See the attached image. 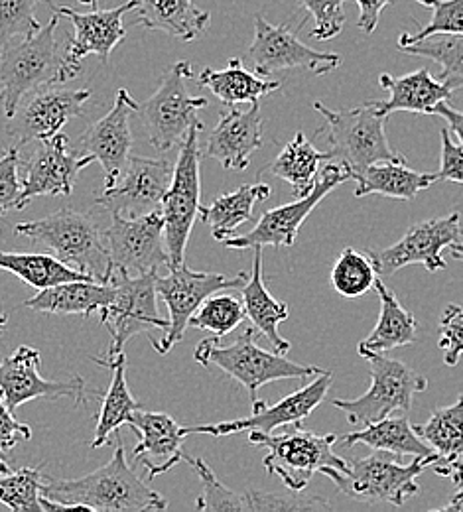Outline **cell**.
<instances>
[{
    "instance_id": "1",
    "label": "cell",
    "mask_w": 463,
    "mask_h": 512,
    "mask_svg": "<svg viewBox=\"0 0 463 512\" xmlns=\"http://www.w3.org/2000/svg\"><path fill=\"white\" fill-rule=\"evenodd\" d=\"M42 495L58 503L62 511L142 512L168 507L166 499L134 473L119 434H115V453L107 465L79 479L48 477Z\"/></svg>"
},
{
    "instance_id": "2",
    "label": "cell",
    "mask_w": 463,
    "mask_h": 512,
    "mask_svg": "<svg viewBox=\"0 0 463 512\" xmlns=\"http://www.w3.org/2000/svg\"><path fill=\"white\" fill-rule=\"evenodd\" d=\"M60 14L40 32L8 42L0 52V107L10 119L20 101L42 85L75 79L81 67L67 62V44L58 38Z\"/></svg>"
},
{
    "instance_id": "3",
    "label": "cell",
    "mask_w": 463,
    "mask_h": 512,
    "mask_svg": "<svg viewBox=\"0 0 463 512\" xmlns=\"http://www.w3.org/2000/svg\"><path fill=\"white\" fill-rule=\"evenodd\" d=\"M14 235L28 237L40 247H46L69 268L97 280L107 282L111 260L105 243V233L97 221L77 209H58L42 219L24 221L14 227Z\"/></svg>"
},
{
    "instance_id": "4",
    "label": "cell",
    "mask_w": 463,
    "mask_h": 512,
    "mask_svg": "<svg viewBox=\"0 0 463 512\" xmlns=\"http://www.w3.org/2000/svg\"><path fill=\"white\" fill-rule=\"evenodd\" d=\"M440 459L438 453L430 457H416L412 463H400L398 455L375 449L373 455L349 463L347 471L335 467H324L320 473L349 499L359 503H389L402 507L410 497H414L418 487V477L426 467Z\"/></svg>"
},
{
    "instance_id": "5",
    "label": "cell",
    "mask_w": 463,
    "mask_h": 512,
    "mask_svg": "<svg viewBox=\"0 0 463 512\" xmlns=\"http://www.w3.org/2000/svg\"><path fill=\"white\" fill-rule=\"evenodd\" d=\"M219 339H203L196 347L194 359L199 365L209 367L215 365L237 383L249 390L251 402L259 400V390L274 381H290V379H308L324 373L326 369L314 365H300L290 361L288 357L266 351L255 343V327H247L235 343L219 345Z\"/></svg>"
},
{
    "instance_id": "6",
    "label": "cell",
    "mask_w": 463,
    "mask_h": 512,
    "mask_svg": "<svg viewBox=\"0 0 463 512\" xmlns=\"http://www.w3.org/2000/svg\"><path fill=\"white\" fill-rule=\"evenodd\" d=\"M314 109L326 121L324 132L330 142L331 160L347 166L353 172V178L375 162L400 156L389 144V117L379 111L377 101L345 111H333L316 101Z\"/></svg>"
},
{
    "instance_id": "7",
    "label": "cell",
    "mask_w": 463,
    "mask_h": 512,
    "mask_svg": "<svg viewBox=\"0 0 463 512\" xmlns=\"http://www.w3.org/2000/svg\"><path fill=\"white\" fill-rule=\"evenodd\" d=\"M249 442L268 449L263 459L266 471L280 477L292 493H302L324 467H335L339 471H347L349 467V463L333 451L337 442L335 434L320 436L304 430L302 424H292V430L282 434L253 430L249 432Z\"/></svg>"
},
{
    "instance_id": "8",
    "label": "cell",
    "mask_w": 463,
    "mask_h": 512,
    "mask_svg": "<svg viewBox=\"0 0 463 512\" xmlns=\"http://www.w3.org/2000/svg\"><path fill=\"white\" fill-rule=\"evenodd\" d=\"M359 355L369 363L371 386L355 400L333 398L331 404L339 408L351 426H369L395 412H408L412 398L428 388V379L406 363L389 359L385 353L359 349Z\"/></svg>"
},
{
    "instance_id": "9",
    "label": "cell",
    "mask_w": 463,
    "mask_h": 512,
    "mask_svg": "<svg viewBox=\"0 0 463 512\" xmlns=\"http://www.w3.org/2000/svg\"><path fill=\"white\" fill-rule=\"evenodd\" d=\"M194 79V67L190 62L172 65L156 93L138 103V115L150 144L166 152L186 138L190 128L203 125L198 113L209 105L205 97H194L188 89V81Z\"/></svg>"
},
{
    "instance_id": "10",
    "label": "cell",
    "mask_w": 463,
    "mask_h": 512,
    "mask_svg": "<svg viewBox=\"0 0 463 512\" xmlns=\"http://www.w3.org/2000/svg\"><path fill=\"white\" fill-rule=\"evenodd\" d=\"M168 270V276H156L158 298H162L170 314L164 335L160 339L150 337L158 355H168L172 347L184 339L192 316L209 296L225 290H241L249 280L247 272H239L235 276L219 272H196L186 264L168 266Z\"/></svg>"
},
{
    "instance_id": "11",
    "label": "cell",
    "mask_w": 463,
    "mask_h": 512,
    "mask_svg": "<svg viewBox=\"0 0 463 512\" xmlns=\"http://www.w3.org/2000/svg\"><path fill=\"white\" fill-rule=\"evenodd\" d=\"M203 125L190 128L186 138L180 142L178 160L174 166V176L168 192L162 201V217H164V241L170 256L168 266L184 264L186 249L190 243V235L194 223L199 217V197H201V148H199V132Z\"/></svg>"
},
{
    "instance_id": "12",
    "label": "cell",
    "mask_w": 463,
    "mask_h": 512,
    "mask_svg": "<svg viewBox=\"0 0 463 512\" xmlns=\"http://www.w3.org/2000/svg\"><path fill=\"white\" fill-rule=\"evenodd\" d=\"M156 276L158 270L131 276L125 270L111 268L107 280L115 286V298L99 312L101 323L111 335L107 359L123 353L125 345L134 335H150L152 329L166 331L168 320L160 318L156 304Z\"/></svg>"
},
{
    "instance_id": "13",
    "label": "cell",
    "mask_w": 463,
    "mask_h": 512,
    "mask_svg": "<svg viewBox=\"0 0 463 512\" xmlns=\"http://www.w3.org/2000/svg\"><path fill=\"white\" fill-rule=\"evenodd\" d=\"M349 180H353V172L341 162L330 160L324 166L320 178H316V184L310 193H306L304 197H296V201L292 203L266 211L265 215L257 221L255 229H251L245 235H233L225 239L221 245L225 249H235V251L265 249V247H276V249L292 247L310 213L324 201L328 193Z\"/></svg>"
},
{
    "instance_id": "14",
    "label": "cell",
    "mask_w": 463,
    "mask_h": 512,
    "mask_svg": "<svg viewBox=\"0 0 463 512\" xmlns=\"http://www.w3.org/2000/svg\"><path fill=\"white\" fill-rule=\"evenodd\" d=\"M460 241L462 215L452 211L446 217H436L412 225L398 243L387 249H371L367 255L373 260L379 278H389L410 264H422L426 270L438 272L448 264L442 251Z\"/></svg>"
},
{
    "instance_id": "15",
    "label": "cell",
    "mask_w": 463,
    "mask_h": 512,
    "mask_svg": "<svg viewBox=\"0 0 463 512\" xmlns=\"http://www.w3.org/2000/svg\"><path fill=\"white\" fill-rule=\"evenodd\" d=\"M89 99V89L42 85L20 101L16 113L8 119L6 134L14 138L18 146L52 138L62 132L71 119L85 115Z\"/></svg>"
},
{
    "instance_id": "16",
    "label": "cell",
    "mask_w": 463,
    "mask_h": 512,
    "mask_svg": "<svg viewBox=\"0 0 463 512\" xmlns=\"http://www.w3.org/2000/svg\"><path fill=\"white\" fill-rule=\"evenodd\" d=\"M105 243L111 268L125 270L131 276L170 264L164 241V217L160 209L140 217L113 213V223L105 231Z\"/></svg>"
},
{
    "instance_id": "17",
    "label": "cell",
    "mask_w": 463,
    "mask_h": 512,
    "mask_svg": "<svg viewBox=\"0 0 463 512\" xmlns=\"http://www.w3.org/2000/svg\"><path fill=\"white\" fill-rule=\"evenodd\" d=\"M247 62L261 77L288 69H310L316 75H326L341 65L335 52H318L306 46L288 26L270 24L263 14L255 16V38L247 50Z\"/></svg>"
},
{
    "instance_id": "18",
    "label": "cell",
    "mask_w": 463,
    "mask_h": 512,
    "mask_svg": "<svg viewBox=\"0 0 463 512\" xmlns=\"http://www.w3.org/2000/svg\"><path fill=\"white\" fill-rule=\"evenodd\" d=\"M333 384V375L330 371H324L316 375V381L308 386L298 388L296 392L284 396L276 404L268 406L265 400H257L253 404V414L241 420L221 422V424H209V426H186V434H209L215 438L221 436H233L241 432H265L272 434L276 428L302 424L304 418H308L328 396V390Z\"/></svg>"
},
{
    "instance_id": "19",
    "label": "cell",
    "mask_w": 463,
    "mask_h": 512,
    "mask_svg": "<svg viewBox=\"0 0 463 512\" xmlns=\"http://www.w3.org/2000/svg\"><path fill=\"white\" fill-rule=\"evenodd\" d=\"M174 176L168 160L131 156L119 180L95 197V203L123 217H140L162 207Z\"/></svg>"
},
{
    "instance_id": "20",
    "label": "cell",
    "mask_w": 463,
    "mask_h": 512,
    "mask_svg": "<svg viewBox=\"0 0 463 512\" xmlns=\"http://www.w3.org/2000/svg\"><path fill=\"white\" fill-rule=\"evenodd\" d=\"M93 162L91 154L83 156L71 148L64 132L40 140L30 160L22 162V209L36 197L71 195L79 172Z\"/></svg>"
},
{
    "instance_id": "21",
    "label": "cell",
    "mask_w": 463,
    "mask_h": 512,
    "mask_svg": "<svg viewBox=\"0 0 463 512\" xmlns=\"http://www.w3.org/2000/svg\"><path fill=\"white\" fill-rule=\"evenodd\" d=\"M0 396L10 410H16L36 398H71L75 404H85L93 392H87L81 377L69 381L44 379L40 375V351L22 345L0 361Z\"/></svg>"
},
{
    "instance_id": "22",
    "label": "cell",
    "mask_w": 463,
    "mask_h": 512,
    "mask_svg": "<svg viewBox=\"0 0 463 512\" xmlns=\"http://www.w3.org/2000/svg\"><path fill=\"white\" fill-rule=\"evenodd\" d=\"M60 16H66L73 26V36L67 42V62L81 67V60L97 56L103 64L109 62L113 50L127 38L125 14L138 6V0H129L117 8L75 12L69 6H58L52 0L46 2Z\"/></svg>"
},
{
    "instance_id": "23",
    "label": "cell",
    "mask_w": 463,
    "mask_h": 512,
    "mask_svg": "<svg viewBox=\"0 0 463 512\" xmlns=\"http://www.w3.org/2000/svg\"><path fill=\"white\" fill-rule=\"evenodd\" d=\"M136 111L138 103L125 87H121L117 91L113 109L83 132L81 146L103 166L105 188L113 186L119 180L131 158V115Z\"/></svg>"
},
{
    "instance_id": "24",
    "label": "cell",
    "mask_w": 463,
    "mask_h": 512,
    "mask_svg": "<svg viewBox=\"0 0 463 512\" xmlns=\"http://www.w3.org/2000/svg\"><path fill=\"white\" fill-rule=\"evenodd\" d=\"M263 146L261 103L253 101L247 111L229 107L209 132L201 156L217 160L225 170H247L253 154Z\"/></svg>"
},
{
    "instance_id": "25",
    "label": "cell",
    "mask_w": 463,
    "mask_h": 512,
    "mask_svg": "<svg viewBox=\"0 0 463 512\" xmlns=\"http://www.w3.org/2000/svg\"><path fill=\"white\" fill-rule=\"evenodd\" d=\"M127 426H131V430L138 436L133 459L140 461L148 471V481L184 461L182 444L188 434L186 428H182L170 414L146 412L138 408L134 410L133 418Z\"/></svg>"
},
{
    "instance_id": "26",
    "label": "cell",
    "mask_w": 463,
    "mask_h": 512,
    "mask_svg": "<svg viewBox=\"0 0 463 512\" xmlns=\"http://www.w3.org/2000/svg\"><path fill=\"white\" fill-rule=\"evenodd\" d=\"M184 461L192 465V469L198 473L203 493L199 495L196 501L198 511H322L330 509L328 503L312 499V501H302V499H286L282 495H270V493H261V491H249V493H235L229 487H225L211 467L199 459V457H190L184 453Z\"/></svg>"
},
{
    "instance_id": "27",
    "label": "cell",
    "mask_w": 463,
    "mask_h": 512,
    "mask_svg": "<svg viewBox=\"0 0 463 512\" xmlns=\"http://www.w3.org/2000/svg\"><path fill=\"white\" fill-rule=\"evenodd\" d=\"M115 298V286L97 280H69L44 290L24 302L32 312L60 314V316H83L89 318L101 312Z\"/></svg>"
},
{
    "instance_id": "28",
    "label": "cell",
    "mask_w": 463,
    "mask_h": 512,
    "mask_svg": "<svg viewBox=\"0 0 463 512\" xmlns=\"http://www.w3.org/2000/svg\"><path fill=\"white\" fill-rule=\"evenodd\" d=\"M379 83L383 89L391 93L387 101H377L379 111L387 117L398 111L432 115L434 107L440 101H450L454 93L444 81H438L426 67L402 77L383 73L379 77Z\"/></svg>"
},
{
    "instance_id": "29",
    "label": "cell",
    "mask_w": 463,
    "mask_h": 512,
    "mask_svg": "<svg viewBox=\"0 0 463 512\" xmlns=\"http://www.w3.org/2000/svg\"><path fill=\"white\" fill-rule=\"evenodd\" d=\"M134 26L158 30L180 42H194L211 24V14L196 0H138Z\"/></svg>"
},
{
    "instance_id": "30",
    "label": "cell",
    "mask_w": 463,
    "mask_h": 512,
    "mask_svg": "<svg viewBox=\"0 0 463 512\" xmlns=\"http://www.w3.org/2000/svg\"><path fill=\"white\" fill-rule=\"evenodd\" d=\"M253 272L249 274L247 284L241 288L245 316L251 320L253 327L259 329L270 341L272 349L280 355H288L292 349L290 341L282 339L278 327L282 321L290 318V308L284 302H278L265 286L263 280V249H253Z\"/></svg>"
},
{
    "instance_id": "31",
    "label": "cell",
    "mask_w": 463,
    "mask_h": 512,
    "mask_svg": "<svg viewBox=\"0 0 463 512\" xmlns=\"http://www.w3.org/2000/svg\"><path fill=\"white\" fill-rule=\"evenodd\" d=\"M198 83L209 89L225 107H237L239 103L261 101L266 95L282 87L280 81H272L257 75L241 58L229 60L227 67L213 69L203 67Z\"/></svg>"
},
{
    "instance_id": "32",
    "label": "cell",
    "mask_w": 463,
    "mask_h": 512,
    "mask_svg": "<svg viewBox=\"0 0 463 512\" xmlns=\"http://www.w3.org/2000/svg\"><path fill=\"white\" fill-rule=\"evenodd\" d=\"M353 180L357 182L355 197L379 193L383 197L404 201L414 199L418 193L428 190L438 182L436 174H422L412 170L402 156L375 162L359 172Z\"/></svg>"
},
{
    "instance_id": "33",
    "label": "cell",
    "mask_w": 463,
    "mask_h": 512,
    "mask_svg": "<svg viewBox=\"0 0 463 512\" xmlns=\"http://www.w3.org/2000/svg\"><path fill=\"white\" fill-rule=\"evenodd\" d=\"M270 195L272 188L268 184H245L235 192L219 195L211 205H201L199 217L209 225L213 239L223 243L233 237L241 225L255 219V205L266 201Z\"/></svg>"
},
{
    "instance_id": "34",
    "label": "cell",
    "mask_w": 463,
    "mask_h": 512,
    "mask_svg": "<svg viewBox=\"0 0 463 512\" xmlns=\"http://www.w3.org/2000/svg\"><path fill=\"white\" fill-rule=\"evenodd\" d=\"M99 365L109 367L113 371V381L109 384L103 400L101 410L97 414V426H95V438L91 442L93 448H103L111 442V438L117 434V430L131 422L134 410L140 408V402L134 398L127 383V355L125 351L111 359H97Z\"/></svg>"
},
{
    "instance_id": "35",
    "label": "cell",
    "mask_w": 463,
    "mask_h": 512,
    "mask_svg": "<svg viewBox=\"0 0 463 512\" xmlns=\"http://www.w3.org/2000/svg\"><path fill=\"white\" fill-rule=\"evenodd\" d=\"M324 160H331L330 152H320L304 132H296L282 152L261 170V176H276L292 186L294 197H304L314 188Z\"/></svg>"
},
{
    "instance_id": "36",
    "label": "cell",
    "mask_w": 463,
    "mask_h": 512,
    "mask_svg": "<svg viewBox=\"0 0 463 512\" xmlns=\"http://www.w3.org/2000/svg\"><path fill=\"white\" fill-rule=\"evenodd\" d=\"M375 290L381 300V314L373 333L359 343V349L389 353L393 349L414 343L418 331L416 318L402 308L397 296L383 282V278L375 280Z\"/></svg>"
},
{
    "instance_id": "37",
    "label": "cell",
    "mask_w": 463,
    "mask_h": 512,
    "mask_svg": "<svg viewBox=\"0 0 463 512\" xmlns=\"http://www.w3.org/2000/svg\"><path fill=\"white\" fill-rule=\"evenodd\" d=\"M363 444L367 448L389 451L395 455H412V457H430L436 451L430 448L410 426L406 416H387L379 422L365 426L363 430L351 432L343 438V446Z\"/></svg>"
},
{
    "instance_id": "38",
    "label": "cell",
    "mask_w": 463,
    "mask_h": 512,
    "mask_svg": "<svg viewBox=\"0 0 463 512\" xmlns=\"http://www.w3.org/2000/svg\"><path fill=\"white\" fill-rule=\"evenodd\" d=\"M0 270L12 272L36 290H44L69 280H93L69 268L58 256L36 253H0Z\"/></svg>"
},
{
    "instance_id": "39",
    "label": "cell",
    "mask_w": 463,
    "mask_h": 512,
    "mask_svg": "<svg viewBox=\"0 0 463 512\" xmlns=\"http://www.w3.org/2000/svg\"><path fill=\"white\" fill-rule=\"evenodd\" d=\"M414 430L440 455V463L463 459V394L452 406L434 410L430 420Z\"/></svg>"
},
{
    "instance_id": "40",
    "label": "cell",
    "mask_w": 463,
    "mask_h": 512,
    "mask_svg": "<svg viewBox=\"0 0 463 512\" xmlns=\"http://www.w3.org/2000/svg\"><path fill=\"white\" fill-rule=\"evenodd\" d=\"M410 46L398 48L404 54L428 58L442 67V81L452 89H463V34H436Z\"/></svg>"
},
{
    "instance_id": "41",
    "label": "cell",
    "mask_w": 463,
    "mask_h": 512,
    "mask_svg": "<svg viewBox=\"0 0 463 512\" xmlns=\"http://www.w3.org/2000/svg\"><path fill=\"white\" fill-rule=\"evenodd\" d=\"M42 467H22L0 475V505L14 512H44Z\"/></svg>"
},
{
    "instance_id": "42",
    "label": "cell",
    "mask_w": 463,
    "mask_h": 512,
    "mask_svg": "<svg viewBox=\"0 0 463 512\" xmlns=\"http://www.w3.org/2000/svg\"><path fill=\"white\" fill-rule=\"evenodd\" d=\"M377 270L369 255L347 247L331 268V286L343 298H359L375 288Z\"/></svg>"
},
{
    "instance_id": "43",
    "label": "cell",
    "mask_w": 463,
    "mask_h": 512,
    "mask_svg": "<svg viewBox=\"0 0 463 512\" xmlns=\"http://www.w3.org/2000/svg\"><path fill=\"white\" fill-rule=\"evenodd\" d=\"M245 318V306L241 300L231 294L217 292L199 306L188 327L209 331L215 339H223L233 329H237Z\"/></svg>"
},
{
    "instance_id": "44",
    "label": "cell",
    "mask_w": 463,
    "mask_h": 512,
    "mask_svg": "<svg viewBox=\"0 0 463 512\" xmlns=\"http://www.w3.org/2000/svg\"><path fill=\"white\" fill-rule=\"evenodd\" d=\"M432 12L430 24L416 34H400L398 48L426 40L436 34H463V0H416Z\"/></svg>"
},
{
    "instance_id": "45",
    "label": "cell",
    "mask_w": 463,
    "mask_h": 512,
    "mask_svg": "<svg viewBox=\"0 0 463 512\" xmlns=\"http://www.w3.org/2000/svg\"><path fill=\"white\" fill-rule=\"evenodd\" d=\"M48 0H0V52L14 38H26L42 30L36 8Z\"/></svg>"
},
{
    "instance_id": "46",
    "label": "cell",
    "mask_w": 463,
    "mask_h": 512,
    "mask_svg": "<svg viewBox=\"0 0 463 512\" xmlns=\"http://www.w3.org/2000/svg\"><path fill=\"white\" fill-rule=\"evenodd\" d=\"M302 8H306L314 16V30L312 38L320 42L333 40L341 34L345 24V10L343 4L347 0H298Z\"/></svg>"
},
{
    "instance_id": "47",
    "label": "cell",
    "mask_w": 463,
    "mask_h": 512,
    "mask_svg": "<svg viewBox=\"0 0 463 512\" xmlns=\"http://www.w3.org/2000/svg\"><path fill=\"white\" fill-rule=\"evenodd\" d=\"M20 152L18 146L8 148L0 156V217L8 211L22 209V180H20Z\"/></svg>"
},
{
    "instance_id": "48",
    "label": "cell",
    "mask_w": 463,
    "mask_h": 512,
    "mask_svg": "<svg viewBox=\"0 0 463 512\" xmlns=\"http://www.w3.org/2000/svg\"><path fill=\"white\" fill-rule=\"evenodd\" d=\"M440 349L444 351V363L456 367L463 355V306H446L440 318Z\"/></svg>"
},
{
    "instance_id": "49",
    "label": "cell",
    "mask_w": 463,
    "mask_h": 512,
    "mask_svg": "<svg viewBox=\"0 0 463 512\" xmlns=\"http://www.w3.org/2000/svg\"><path fill=\"white\" fill-rule=\"evenodd\" d=\"M442 158L440 170L436 172L438 182H454L463 184V146L452 140V132L442 128Z\"/></svg>"
},
{
    "instance_id": "50",
    "label": "cell",
    "mask_w": 463,
    "mask_h": 512,
    "mask_svg": "<svg viewBox=\"0 0 463 512\" xmlns=\"http://www.w3.org/2000/svg\"><path fill=\"white\" fill-rule=\"evenodd\" d=\"M32 438V428L14 418V410L8 408L4 398L0 396V453L16 448L20 442H28Z\"/></svg>"
},
{
    "instance_id": "51",
    "label": "cell",
    "mask_w": 463,
    "mask_h": 512,
    "mask_svg": "<svg viewBox=\"0 0 463 512\" xmlns=\"http://www.w3.org/2000/svg\"><path fill=\"white\" fill-rule=\"evenodd\" d=\"M355 2L359 6L357 24L365 34H371L379 26V20H381V14L385 12V8L389 4H393L395 0H355Z\"/></svg>"
},
{
    "instance_id": "52",
    "label": "cell",
    "mask_w": 463,
    "mask_h": 512,
    "mask_svg": "<svg viewBox=\"0 0 463 512\" xmlns=\"http://www.w3.org/2000/svg\"><path fill=\"white\" fill-rule=\"evenodd\" d=\"M432 115H436V117H442L446 123H448V127H450V132L452 134H456L458 138H460V144L463 146V113L462 111H456L448 101H440L436 107H434V111H432Z\"/></svg>"
},
{
    "instance_id": "53",
    "label": "cell",
    "mask_w": 463,
    "mask_h": 512,
    "mask_svg": "<svg viewBox=\"0 0 463 512\" xmlns=\"http://www.w3.org/2000/svg\"><path fill=\"white\" fill-rule=\"evenodd\" d=\"M434 471L442 477H450L452 483L456 485V489L463 491V459H456V461H448V463H434Z\"/></svg>"
},
{
    "instance_id": "54",
    "label": "cell",
    "mask_w": 463,
    "mask_h": 512,
    "mask_svg": "<svg viewBox=\"0 0 463 512\" xmlns=\"http://www.w3.org/2000/svg\"><path fill=\"white\" fill-rule=\"evenodd\" d=\"M436 511L463 512V491L458 489V493L452 497V501H450V503H446V505H442V507H440V509H436Z\"/></svg>"
},
{
    "instance_id": "55",
    "label": "cell",
    "mask_w": 463,
    "mask_h": 512,
    "mask_svg": "<svg viewBox=\"0 0 463 512\" xmlns=\"http://www.w3.org/2000/svg\"><path fill=\"white\" fill-rule=\"evenodd\" d=\"M450 249V255H452V258H456V260H462L463 262V243L460 241V243H454V245H450L448 247Z\"/></svg>"
},
{
    "instance_id": "56",
    "label": "cell",
    "mask_w": 463,
    "mask_h": 512,
    "mask_svg": "<svg viewBox=\"0 0 463 512\" xmlns=\"http://www.w3.org/2000/svg\"><path fill=\"white\" fill-rule=\"evenodd\" d=\"M12 469H10V465H8V461L0 455V475H4V473H10Z\"/></svg>"
},
{
    "instance_id": "57",
    "label": "cell",
    "mask_w": 463,
    "mask_h": 512,
    "mask_svg": "<svg viewBox=\"0 0 463 512\" xmlns=\"http://www.w3.org/2000/svg\"><path fill=\"white\" fill-rule=\"evenodd\" d=\"M6 323H8V318H6V314L0 310V333L6 329Z\"/></svg>"
},
{
    "instance_id": "58",
    "label": "cell",
    "mask_w": 463,
    "mask_h": 512,
    "mask_svg": "<svg viewBox=\"0 0 463 512\" xmlns=\"http://www.w3.org/2000/svg\"><path fill=\"white\" fill-rule=\"evenodd\" d=\"M79 4H87V6H93V8H99V0H79Z\"/></svg>"
}]
</instances>
